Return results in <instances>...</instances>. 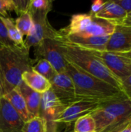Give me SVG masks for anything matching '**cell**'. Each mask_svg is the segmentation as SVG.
Returning <instances> with one entry per match:
<instances>
[{
    "mask_svg": "<svg viewBox=\"0 0 131 132\" xmlns=\"http://www.w3.org/2000/svg\"><path fill=\"white\" fill-rule=\"evenodd\" d=\"M66 73L73 82L77 100H86L101 104L127 99L120 90L89 74L69 61H67Z\"/></svg>",
    "mask_w": 131,
    "mask_h": 132,
    "instance_id": "obj_1",
    "label": "cell"
},
{
    "mask_svg": "<svg viewBox=\"0 0 131 132\" xmlns=\"http://www.w3.org/2000/svg\"><path fill=\"white\" fill-rule=\"evenodd\" d=\"M29 50L23 46H2L0 48V77L3 96L22 82V74L32 70L36 60L29 56Z\"/></svg>",
    "mask_w": 131,
    "mask_h": 132,
    "instance_id": "obj_2",
    "label": "cell"
},
{
    "mask_svg": "<svg viewBox=\"0 0 131 132\" xmlns=\"http://www.w3.org/2000/svg\"><path fill=\"white\" fill-rule=\"evenodd\" d=\"M55 39L57 41L60 50L67 61L121 90L120 80L110 72L103 62L90 51L67 43L59 37V34Z\"/></svg>",
    "mask_w": 131,
    "mask_h": 132,
    "instance_id": "obj_3",
    "label": "cell"
},
{
    "mask_svg": "<svg viewBox=\"0 0 131 132\" xmlns=\"http://www.w3.org/2000/svg\"><path fill=\"white\" fill-rule=\"evenodd\" d=\"M90 114L97 132H116L131 121V101L124 99L101 104Z\"/></svg>",
    "mask_w": 131,
    "mask_h": 132,
    "instance_id": "obj_4",
    "label": "cell"
},
{
    "mask_svg": "<svg viewBox=\"0 0 131 132\" xmlns=\"http://www.w3.org/2000/svg\"><path fill=\"white\" fill-rule=\"evenodd\" d=\"M66 108L51 90L42 94L39 117L45 120L47 132H56L57 121Z\"/></svg>",
    "mask_w": 131,
    "mask_h": 132,
    "instance_id": "obj_5",
    "label": "cell"
},
{
    "mask_svg": "<svg viewBox=\"0 0 131 132\" xmlns=\"http://www.w3.org/2000/svg\"><path fill=\"white\" fill-rule=\"evenodd\" d=\"M36 60L43 59L48 61L57 73H66L67 61L63 56L57 41L47 39L34 47Z\"/></svg>",
    "mask_w": 131,
    "mask_h": 132,
    "instance_id": "obj_6",
    "label": "cell"
},
{
    "mask_svg": "<svg viewBox=\"0 0 131 132\" xmlns=\"http://www.w3.org/2000/svg\"><path fill=\"white\" fill-rule=\"evenodd\" d=\"M99 58L103 63L119 80H122L131 74V60L123 57L116 53L103 50H89Z\"/></svg>",
    "mask_w": 131,
    "mask_h": 132,
    "instance_id": "obj_7",
    "label": "cell"
},
{
    "mask_svg": "<svg viewBox=\"0 0 131 132\" xmlns=\"http://www.w3.org/2000/svg\"><path fill=\"white\" fill-rule=\"evenodd\" d=\"M50 90L65 106L67 107L72 103L79 101L76 97L73 82L66 73L56 74L50 80Z\"/></svg>",
    "mask_w": 131,
    "mask_h": 132,
    "instance_id": "obj_8",
    "label": "cell"
},
{
    "mask_svg": "<svg viewBox=\"0 0 131 132\" xmlns=\"http://www.w3.org/2000/svg\"><path fill=\"white\" fill-rule=\"evenodd\" d=\"M33 22L34 26L32 32L24 39V44L27 48L36 47L43 40L47 39H54L58 36L59 30L51 26L47 17L33 19Z\"/></svg>",
    "mask_w": 131,
    "mask_h": 132,
    "instance_id": "obj_9",
    "label": "cell"
},
{
    "mask_svg": "<svg viewBox=\"0 0 131 132\" xmlns=\"http://www.w3.org/2000/svg\"><path fill=\"white\" fill-rule=\"evenodd\" d=\"M25 121L3 97L0 100V132H22Z\"/></svg>",
    "mask_w": 131,
    "mask_h": 132,
    "instance_id": "obj_10",
    "label": "cell"
},
{
    "mask_svg": "<svg viewBox=\"0 0 131 132\" xmlns=\"http://www.w3.org/2000/svg\"><path fill=\"white\" fill-rule=\"evenodd\" d=\"M59 37L67 43L87 50L103 51L107 50L110 39L106 36H83L77 35H66L59 30Z\"/></svg>",
    "mask_w": 131,
    "mask_h": 132,
    "instance_id": "obj_11",
    "label": "cell"
},
{
    "mask_svg": "<svg viewBox=\"0 0 131 132\" xmlns=\"http://www.w3.org/2000/svg\"><path fill=\"white\" fill-rule=\"evenodd\" d=\"M100 104L98 103L86 100L76 101L65 108L60 118L58 119L57 124L71 125L80 118L90 114Z\"/></svg>",
    "mask_w": 131,
    "mask_h": 132,
    "instance_id": "obj_12",
    "label": "cell"
},
{
    "mask_svg": "<svg viewBox=\"0 0 131 132\" xmlns=\"http://www.w3.org/2000/svg\"><path fill=\"white\" fill-rule=\"evenodd\" d=\"M130 50L131 26L116 24L114 32L110 36L106 50L113 53H122Z\"/></svg>",
    "mask_w": 131,
    "mask_h": 132,
    "instance_id": "obj_13",
    "label": "cell"
},
{
    "mask_svg": "<svg viewBox=\"0 0 131 132\" xmlns=\"http://www.w3.org/2000/svg\"><path fill=\"white\" fill-rule=\"evenodd\" d=\"M15 88L19 90V91L23 97L31 118H34L39 117L42 94L29 88L24 82H22Z\"/></svg>",
    "mask_w": 131,
    "mask_h": 132,
    "instance_id": "obj_14",
    "label": "cell"
},
{
    "mask_svg": "<svg viewBox=\"0 0 131 132\" xmlns=\"http://www.w3.org/2000/svg\"><path fill=\"white\" fill-rule=\"evenodd\" d=\"M94 16L111 22L116 25L120 24L124 19H126L127 17V13L120 5L116 3L115 1H107L101 11L97 13Z\"/></svg>",
    "mask_w": 131,
    "mask_h": 132,
    "instance_id": "obj_15",
    "label": "cell"
},
{
    "mask_svg": "<svg viewBox=\"0 0 131 132\" xmlns=\"http://www.w3.org/2000/svg\"><path fill=\"white\" fill-rule=\"evenodd\" d=\"M22 80L29 88L41 94L49 90L51 88L50 82L32 70L25 72L22 76Z\"/></svg>",
    "mask_w": 131,
    "mask_h": 132,
    "instance_id": "obj_16",
    "label": "cell"
},
{
    "mask_svg": "<svg viewBox=\"0 0 131 132\" xmlns=\"http://www.w3.org/2000/svg\"><path fill=\"white\" fill-rule=\"evenodd\" d=\"M3 97L9 102V104L19 114V116L25 121V123L32 119L28 111L25 101L17 88H15L9 93L5 94Z\"/></svg>",
    "mask_w": 131,
    "mask_h": 132,
    "instance_id": "obj_17",
    "label": "cell"
},
{
    "mask_svg": "<svg viewBox=\"0 0 131 132\" xmlns=\"http://www.w3.org/2000/svg\"><path fill=\"white\" fill-rule=\"evenodd\" d=\"M53 2L49 0H30L28 5L27 11L33 19H40L47 17L51 11Z\"/></svg>",
    "mask_w": 131,
    "mask_h": 132,
    "instance_id": "obj_18",
    "label": "cell"
},
{
    "mask_svg": "<svg viewBox=\"0 0 131 132\" xmlns=\"http://www.w3.org/2000/svg\"><path fill=\"white\" fill-rule=\"evenodd\" d=\"M0 19L2 21L8 33L9 39L17 46H23L24 44V36L17 29L15 21L10 17H3L0 15Z\"/></svg>",
    "mask_w": 131,
    "mask_h": 132,
    "instance_id": "obj_19",
    "label": "cell"
},
{
    "mask_svg": "<svg viewBox=\"0 0 131 132\" xmlns=\"http://www.w3.org/2000/svg\"><path fill=\"white\" fill-rule=\"evenodd\" d=\"M15 23L17 29L20 31L23 36H28L32 32L34 26L33 19L28 11H25L20 13L15 21Z\"/></svg>",
    "mask_w": 131,
    "mask_h": 132,
    "instance_id": "obj_20",
    "label": "cell"
},
{
    "mask_svg": "<svg viewBox=\"0 0 131 132\" xmlns=\"http://www.w3.org/2000/svg\"><path fill=\"white\" fill-rule=\"evenodd\" d=\"M32 70L44 77L49 82L55 77V75L57 74L53 67L48 61L43 59L36 60L34 64L32 65Z\"/></svg>",
    "mask_w": 131,
    "mask_h": 132,
    "instance_id": "obj_21",
    "label": "cell"
},
{
    "mask_svg": "<svg viewBox=\"0 0 131 132\" xmlns=\"http://www.w3.org/2000/svg\"><path fill=\"white\" fill-rule=\"evenodd\" d=\"M75 132H97L96 123L93 117L89 114L84 115L75 121Z\"/></svg>",
    "mask_w": 131,
    "mask_h": 132,
    "instance_id": "obj_22",
    "label": "cell"
},
{
    "mask_svg": "<svg viewBox=\"0 0 131 132\" xmlns=\"http://www.w3.org/2000/svg\"><path fill=\"white\" fill-rule=\"evenodd\" d=\"M22 132H47L46 123L40 117L32 118L25 123Z\"/></svg>",
    "mask_w": 131,
    "mask_h": 132,
    "instance_id": "obj_23",
    "label": "cell"
},
{
    "mask_svg": "<svg viewBox=\"0 0 131 132\" xmlns=\"http://www.w3.org/2000/svg\"><path fill=\"white\" fill-rule=\"evenodd\" d=\"M13 0H0V15L8 17V12L15 11Z\"/></svg>",
    "mask_w": 131,
    "mask_h": 132,
    "instance_id": "obj_24",
    "label": "cell"
},
{
    "mask_svg": "<svg viewBox=\"0 0 131 132\" xmlns=\"http://www.w3.org/2000/svg\"><path fill=\"white\" fill-rule=\"evenodd\" d=\"M121 91L124 94L126 97L131 101V74L130 76L120 80Z\"/></svg>",
    "mask_w": 131,
    "mask_h": 132,
    "instance_id": "obj_25",
    "label": "cell"
},
{
    "mask_svg": "<svg viewBox=\"0 0 131 132\" xmlns=\"http://www.w3.org/2000/svg\"><path fill=\"white\" fill-rule=\"evenodd\" d=\"M0 43L5 46H14V43L9 39L7 33V30L0 19Z\"/></svg>",
    "mask_w": 131,
    "mask_h": 132,
    "instance_id": "obj_26",
    "label": "cell"
},
{
    "mask_svg": "<svg viewBox=\"0 0 131 132\" xmlns=\"http://www.w3.org/2000/svg\"><path fill=\"white\" fill-rule=\"evenodd\" d=\"M14 4H15V13L19 15L20 13L22 12L27 11L28 5L29 1H25V0H13Z\"/></svg>",
    "mask_w": 131,
    "mask_h": 132,
    "instance_id": "obj_27",
    "label": "cell"
},
{
    "mask_svg": "<svg viewBox=\"0 0 131 132\" xmlns=\"http://www.w3.org/2000/svg\"><path fill=\"white\" fill-rule=\"evenodd\" d=\"M105 3H106V2H103V1H101V0H96V1H94L92 3L90 14H91L93 15H95L97 13H98L100 11H101V9L103 8Z\"/></svg>",
    "mask_w": 131,
    "mask_h": 132,
    "instance_id": "obj_28",
    "label": "cell"
},
{
    "mask_svg": "<svg viewBox=\"0 0 131 132\" xmlns=\"http://www.w3.org/2000/svg\"><path fill=\"white\" fill-rule=\"evenodd\" d=\"M116 3L120 5L123 9L128 14L131 12V0H115Z\"/></svg>",
    "mask_w": 131,
    "mask_h": 132,
    "instance_id": "obj_29",
    "label": "cell"
},
{
    "mask_svg": "<svg viewBox=\"0 0 131 132\" xmlns=\"http://www.w3.org/2000/svg\"><path fill=\"white\" fill-rule=\"evenodd\" d=\"M116 132H131V121Z\"/></svg>",
    "mask_w": 131,
    "mask_h": 132,
    "instance_id": "obj_30",
    "label": "cell"
},
{
    "mask_svg": "<svg viewBox=\"0 0 131 132\" xmlns=\"http://www.w3.org/2000/svg\"><path fill=\"white\" fill-rule=\"evenodd\" d=\"M117 54L123 56V57H125L127 59H129L131 60V51H127V52H122V53H116Z\"/></svg>",
    "mask_w": 131,
    "mask_h": 132,
    "instance_id": "obj_31",
    "label": "cell"
},
{
    "mask_svg": "<svg viewBox=\"0 0 131 132\" xmlns=\"http://www.w3.org/2000/svg\"><path fill=\"white\" fill-rule=\"evenodd\" d=\"M120 24L125 25V26H131V16H127L126 19H124Z\"/></svg>",
    "mask_w": 131,
    "mask_h": 132,
    "instance_id": "obj_32",
    "label": "cell"
},
{
    "mask_svg": "<svg viewBox=\"0 0 131 132\" xmlns=\"http://www.w3.org/2000/svg\"><path fill=\"white\" fill-rule=\"evenodd\" d=\"M3 97V90H2V82H1V77H0V100Z\"/></svg>",
    "mask_w": 131,
    "mask_h": 132,
    "instance_id": "obj_33",
    "label": "cell"
},
{
    "mask_svg": "<svg viewBox=\"0 0 131 132\" xmlns=\"http://www.w3.org/2000/svg\"><path fill=\"white\" fill-rule=\"evenodd\" d=\"M2 46H3V45H2V43H0V48H1V47H2Z\"/></svg>",
    "mask_w": 131,
    "mask_h": 132,
    "instance_id": "obj_34",
    "label": "cell"
},
{
    "mask_svg": "<svg viewBox=\"0 0 131 132\" xmlns=\"http://www.w3.org/2000/svg\"><path fill=\"white\" fill-rule=\"evenodd\" d=\"M127 16H131V12L130 13V14H128V15H127Z\"/></svg>",
    "mask_w": 131,
    "mask_h": 132,
    "instance_id": "obj_35",
    "label": "cell"
},
{
    "mask_svg": "<svg viewBox=\"0 0 131 132\" xmlns=\"http://www.w3.org/2000/svg\"><path fill=\"white\" fill-rule=\"evenodd\" d=\"M130 51H131V50H130Z\"/></svg>",
    "mask_w": 131,
    "mask_h": 132,
    "instance_id": "obj_36",
    "label": "cell"
},
{
    "mask_svg": "<svg viewBox=\"0 0 131 132\" xmlns=\"http://www.w3.org/2000/svg\"><path fill=\"white\" fill-rule=\"evenodd\" d=\"M73 132H75V131H73Z\"/></svg>",
    "mask_w": 131,
    "mask_h": 132,
    "instance_id": "obj_37",
    "label": "cell"
},
{
    "mask_svg": "<svg viewBox=\"0 0 131 132\" xmlns=\"http://www.w3.org/2000/svg\"></svg>",
    "mask_w": 131,
    "mask_h": 132,
    "instance_id": "obj_38",
    "label": "cell"
}]
</instances>
